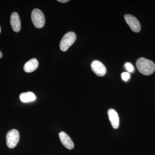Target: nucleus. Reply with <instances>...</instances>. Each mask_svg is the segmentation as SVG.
Wrapping results in <instances>:
<instances>
[{
    "label": "nucleus",
    "mask_w": 155,
    "mask_h": 155,
    "mask_svg": "<svg viewBox=\"0 0 155 155\" xmlns=\"http://www.w3.org/2000/svg\"><path fill=\"white\" fill-rule=\"evenodd\" d=\"M136 66L141 74L149 75L155 71V64L153 61L143 58H140L137 61Z\"/></svg>",
    "instance_id": "f257e3e1"
},
{
    "label": "nucleus",
    "mask_w": 155,
    "mask_h": 155,
    "mask_svg": "<svg viewBox=\"0 0 155 155\" xmlns=\"http://www.w3.org/2000/svg\"><path fill=\"white\" fill-rule=\"evenodd\" d=\"M76 39V35L74 32L72 31L67 32L61 39L60 44V49L62 51H66L75 42Z\"/></svg>",
    "instance_id": "f03ea898"
},
{
    "label": "nucleus",
    "mask_w": 155,
    "mask_h": 155,
    "mask_svg": "<svg viewBox=\"0 0 155 155\" xmlns=\"http://www.w3.org/2000/svg\"><path fill=\"white\" fill-rule=\"evenodd\" d=\"M31 18L33 25L36 28H41L44 26L45 16L39 9H34L31 12Z\"/></svg>",
    "instance_id": "7ed1b4c3"
},
{
    "label": "nucleus",
    "mask_w": 155,
    "mask_h": 155,
    "mask_svg": "<svg viewBox=\"0 0 155 155\" xmlns=\"http://www.w3.org/2000/svg\"><path fill=\"white\" fill-rule=\"evenodd\" d=\"M19 134L16 129H12L8 131L6 135V143L10 148H14L19 142Z\"/></svg>",
    "instance_id": "20e7f679"
},
{
    "label": "nucleus",
    "mask_w": 155,
    "mask_h": 155,
    "mask_svg": "<svg viewBox=\"0 0 155 155\" xmlns=\"http://www.w3.org/2000/svg\"><path fill=\"white\" fill-rule=\"evenodd\" d=\"M125 21L128 24L131 30L135 32H138L141 29V25L138 19L130 14H126L124 16Z\"/></svg>",
    "instance_id": "39448f33"
},
{
    "label": "nucleus",
    "mask_w": 155,
    "mask_h": 155,
    "mask_svg": "<svg viewBox=\"0 0 155 155\" xmlns=\"http://www.w3.org/2000/svg\"><path fill=\"white\" fill-rule=\"evenodd\" d=\"M92 70L97 76L102 77L105 75L107 69L102 62L97 60L93 61L91 64Z\"/></svg>",
    "instance_id": "423d86ee"
},
{
    "label": "nucleus",
    "mask_w": 155,
    "mask_h": 155,
    "mask_svg": "<svg viewBox=\"0 0 155 155\" xmlns=\"http://www.w3.org/2000/svg\"><path fill=\"white\" fill-rule=\"evenodd\" d=\"M59 136L61 142L65 147L69 150H72L74 148V143L67 133L61 131L59 133Z\"/></svg>",
    "instance_id": "0eeeda50"
},
{
    "label": "nucleus",
    "mask_w": 155,
    "mask_h": 155,
    "mask_svg": "<svg viewBox=\"0 0 155 155\" xmlns=\"http://www.w3.org/2000/svg\"><path fill=\"white\" fill-rule=\"evenodd\" d=\"M11 24L12 29L15 32H19L21 29V22L19 14L17 12H14L11 17Z\"/></svg>",
    "instance_id": "6e6552de"
},
{
    "label": "nucleus",
    "mask_w": 155,
    "mask_h": 155,
    "mask_svg": "<svg viewBox=\"0 0 155 155\" xmlns=\"http://www.w3.org/2000/svg\"><path fill=\"white\" fill-rule=\"evenodd\" d=\"M108 117L113 127L117 129L119 126V119L118 113L114 109H109L108 111Z\"/></svg>",
    "instance_id": "1a4fd4ad"
},
{
    "label": "nucleus",
    "mask_w": 155,
    "mask_h": 155,
    "mask_svg": "<svg viewBox=\"0 0 155 155\" xmlns=\"http://www.w3.org/2000/svg\"><path fill=\"white\" fill-rule=\"evenodd\" d=\"M38 66V62L35 58H33L25 63L23 67L25 72L30 73L35 71Z\"/></svg>",
    "instance_id": "9d476101"
},
{
    "label": "nucleus",
    "mask_w": 155,
    "mask_h": 155,
    "mask_svg": "<svg viewBox=\"0 0 155 155\" xmlns=\"http://www.w3.org/2000/svg\"><path fill=\"white\" fill-rule=\"evenodd\" d=\"M19 98L22 102L28 103L35 101L36 97L31 92H27L21 93L19 95Z\"/></svg>",
    "instance_id": "9b49d317"
},
{
    "label": "nucleus",
    "mask_w": 155,
    "mask_h": 155,
    "mask_svg": "<svg viewBox=\"0 0 155 155\" xmlns=\"http://www.w3.org/2000/svg\"><path fill=\"white\" fill-rule=\"evenodd\" d=\"M121 77L122 80L125 81H127L130 78V75L128 72H124L122 73Z\"/></svg>",
    "instance_id": "f8f14e48"
},
{
    "label": "nucleus",
    "mask_w": 155,
    "mask_h": 155,
    "mask_svg": "<svg viewBox=\"0 0 155 155\" xmlns=\"http://www.w3.org/2000/svg\"><path fill=\"white\" fill-rule=\"evenodd\" d=\"M125 68L128 72H132L134 70L133 65L130 63H127L125 65Z\"/></svg>",
    "instance_id": "ddd939ff"
},
{
    "label": "nucleus",
    "mask_w": 155,
    "mask_h": 155,
    "mask_svg": "<svg viewBox=\"0 0 155 155\" xmlns=\"http://www.w3.org/2000/svg\"><path fill=\"white\" fill-rule=\"evenodd\" d=\"M69 0H58V2L62 3H67V2H69Z\"/></svg>",
    "instance_id": "4468645a"
},
{
    "label": "nucleus",
    "mask_w": 155,
    "mask_h": 155,
    "mask_svg": "<svg viewBox=\"0 0 155 155\" xmlns=\"http://www.w3.org/2000/svg\"><path fill=\"white\" fill-rule=\"evenodd\" d=\"M2 57V54L1 52V51H0V58H1Z\"/></svg>",
    "instance_id": "2eb2a0df"
},
{
    "label": "nucleus",
    "mask_w": 155,
    "mask_h": 155,
    "mask_svg": "<svg viewBox=\"0 0 155 155\" xmlns=\"http://www.w3.org/2000/svg\"><path fill=\"white\" fill-rule=\"evenodd\" d=\"M1 27H0V33H1Z\"/></svg>",
    "instance_id": "dca6fc26"
}]
</instances>
